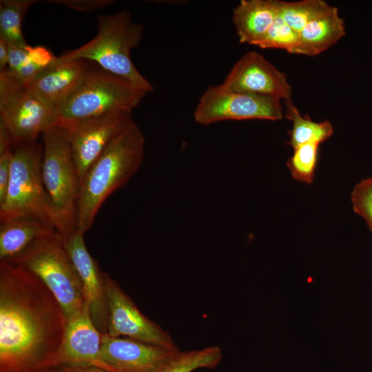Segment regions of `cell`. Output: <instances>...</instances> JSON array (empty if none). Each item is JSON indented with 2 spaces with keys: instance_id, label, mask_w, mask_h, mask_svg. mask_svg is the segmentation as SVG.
I'll use <instances>...</instances> for the list:
<instances>
[{
  "instance_id": "cell-1",
  "label": "cell",
  "mask_w": 372,
  "mask_h": 372,
  "mask_svg": "<svg viewBox=\"0 0 372 372\" xmlns=\"http://www.w3.org/2000/svg\"><path fill=\"white\" fill-rule=\"evenodd\" d=\"M65 325L61 306L38 277L0 262V372L53 368Z\"/></svg>"
},
{
  "instance_id": "cell-2",
  "label": "cell",
  "mask_w": 372,
  "mask_h": 372,
  "mask_svg": "<svg viewBox=\"0 0 372 372\" xmlns=\"http://www.w3.org/2000/svg\"><path fill=\"white\" fill-rule=\"evenodd\" d=\"M145 139L134 122L107 147L84 175L77 202V229L85 234L93 225L104 201L123 186L141 165Z\"/></svg>"
},
{
  "instance_id": "cell-3",
  "label": "cell",
  "mask_w": 372,
  "mask_h": 372,
  "mask_svg": "<svg viewBox=\"0 0 372 372\" xmlns=\"http://www.w3.org/2000/svg\"><path fill=\"white\" fill-rule=\"evenodd\" d=\"M97 21L98 32L92 40L56 57L52 65L75 59L87 60L147 92H152V85L137 70L130 56L132 50L141 41L143 25L132 20L128 10L101 15Z\"/></svg>"
},
{
  "instance_id": "cell-4",
  "label": "cell",
  "mask_w": 372,
  "mask_h": 372,
  "mask_svg": "<svg viewBox=\"0 0 372 372\" xmlns=\"http://www.w3.org/2000/svg\"><path fill=\"white\" fill-rule=\"evenodd\" d=\"M43 135L41 175L60 236L77 229L80 180L65 135L57 124Z\"/></svg>"
},
{
  "instance_id": "cell-5",
  "label": "cell",
  "mask_w": 372,
  "mask_h": 372,
  "mask_svg": "<svg viewBox=\"0 0 372 372\" xmlns=\"http://www.w3.org/2000/svg\"><path fill=\"white\" fill-rule=\"evenodd\" d=\"M38 277L59 302L66 321L86 306L79 275L58 233L44 237L8 262Z\"/></svg>"
},
{
  "instance_id": "cell-6",
  "label": "cell",
  "mask_w": 372,
  "mask_h": 372,
  "mask_svg": "<svg viewBox=\"0 0 372 372\" xmlns=\"http://www.w3.org/2000/svg\"><path fill=\"white\" fill-rule=\"evenodd\" d=\"M42 157L43 145L37 141L13 149L7 193L0 205V223L30 218L55 229L52 205L42 179Z\"/></svg>"
},
{
  "instance_id": "cell-7",
  "label": "cell",
  "mask_w": 372,
  "mask_h": 372,
  "mask_svg": "<svg viewBox=\"0 0 372 372\" xmlns=\"http://www.w3.org/2000/svg\"><path fill=\"white\" fill-rule=\"evenodd\" d=\"M147 94L121 76L92 68L74 93L57 107L59 121L132 112Z\"/></svg>"
},
{
  "instance_id": "cell-8",
  "label": "cell",
  "mask_w": 372,
  "mask_h": 372,
  "mask_svg": "<svg viewBox=\"0 0 372 372\" xmlns=\"http://www.w3.org/2000/svg\"><path fill=\"white\" fill-rule=\"evenodd\" d=\"M58 121L56 107L33 94L7 70L0 72V125L8 133L13 149L37 141Z\"/></svg>"
},
{
  "instance_id": "cell-9",
  "label": "cell",
  "mask_w": 372,
  "mask_h": 372,
  "mask_svg": "<svg viewBox=\"0 0 372 372\" xmlns=\"http://www.w3.org/2000/svg\"><path fill=\"white\" fill-rule=\"evenodd\" d=\"M134 121L132 112H116L79 120H59L81 182L92 164Z\"/></svg>"
},
{
  "instance_id": "cell-10",
  "label": "cell",
  "mask_w": 372,
  "mask_h": 372,
  "mask_svg": "<svg viewBox=\"0 0 372 372\" xmlns=\"http://www.w3.org/2000/svg\"><path fill=\"white\" fill-rule=\"evenodd\" d=\"M202 125L228 120H280V100L257 94L234 92L220 85L209 87L201 96L194 113Z\"/></svg>"
},
{
  "instance_id": "cell-11",
  "label": "cell",
  "mask_w": 372,
  "mask_h": 372,
  "mask_svg": "<svg viewBox=\"0 0 372 372\" xmlns=\"http://www.w3.org/2000/svg\"><path fill=\"white\" fill-rule=\"evenodd\" d=\"M103 279L108 311L106 334L178 347L169 333L144 315L115 280L105 272Z\"/></svg>"
},
{
  "instance_id": "cell-12",
  "label": "cell",
  "mask_w": 372,
  "mask_h": 372,
  "mask_svg": "<svg viewBox=\"0 0 372 372\" xmlns=\"http://www.w3.org/2000/svg\"><path fill=\"white\" fill-rule=\"evenodd\" d=\"M223 88L284 100L291 99L292 89L285 73L262 54L251 51L245 54L233 66Z\"/></svg>"
},
{
  "instance_id": "cell-13",
  "label": "cell",
  "mask_w": 372,
  "mask_h": 372,
  "mask_svg": "<svg viewBox=\"0 0 372 372\" xmlns=\"http://www.w3.org/2000/svg\"><path fill=\"white\" fill-rule=\"evenodd\" d=\"M179 351L178 347L103 334L101 358L110 372H156Z\"/></svg>"
},
{
  "instance_id": "cell-14",
  "label": "cell",
  "mask_w": 372,
  "mask_h": 372,
  "mask_svg": "<svg viewBox=\"0 0 372 372\" xmlns=\"http://www.w3.org/2000/svg\"><path fill=\"white\" fill-rule=\"evenodd\" d=\"M83 236L84 234L76 229L70 234L59 236L81 278L91 318L98 330L106 334L108 311L104 272L88 251Z\"/></svg>"
},
{
  "instance_id": "cell-15",
  "label": "cell",
  "mask_w": 372,
  "mask_h": 372,
  "mask_svg": "<svg viewBox=\"0 0 372 372\" xmlns=\"http://www.w3.org/2000/svg\"><path fill=\"white\" fill-rule=\"evenodd\" d=\"M102 338L103 333L94 324L86 304L81 312L66 321L53 368L61 365H90L110 371L101 358Z\"/></svg>"
},
{
  "instance_id": "cell-16",
  "label": "cell",
  "mask_w": 372,
  "mask_h": 372,
  "mask_svg": "<svg viewBox=\"0 0 372 372\" xmlns=\"http://www.w3.org/2000/svg\"><path fill=\"white\" fill-rule=\"evenodd\" d=\"M88 61L75 59L52 65L25 85L43 101L58 107L74 93L92 68Z\"/></svg>"
},
{
  "instance_id": "cell-17",
  "label": "cell",
  "mask_w": 372,
  "mask_h": 372,
  "mask_svg": "<svg viewBox=\"0 0 372 372\" xmlns=\"http://www.w3.org/2000/svg\"><path fill=\"white\" fill-rule=\"evenodd\" d=\"M278 14L275 0L240 1L233 10V22L239 41L258 45Z\"/></svg>"
},
{
  "instance_id": "cell-18",
  "label": "cell",
  "mask_w": 372,
  "mask_h": 372,
  "mask_svg": "<svg viewBox=\"0 0 372 372\" xmlns=\"http://www.w3.org/2000/svg\"><path fill=\"white\" fill-rule=\"evenodd\" d=\"M0 224V262L12 260L37 240L56 232L54 227L30 218Z\"/></svg>"
},
{
  "instance_id": "cell-19",
  "label": "cell",
  "mask_w": 372,
  "mask_h": 372,
  "mask_svg": "<svg viewBox=\"0 0 372 372\" xmlns=\"http://www.w3.org/2000/svg\"><path fill=\"white\" fill-rule=\"evenodd\" d=\"M343 19L335 7L311 21L300 32L298 54L318 55L335 44L345 35Z\"/></svg>"
},
{
  "instance_id": "cell-20",
  "label": "cell",
  "mask_w": 372,
  "mask_h": 372,
  "mask_svg": "<svg viewBox=\"0 0 372 372\" xmlns=\"http://www.w3.org/2000/svg\"><path fill=\"white\" fill-rule=\"evenodd\" d=\"M285 117L292 123L287 143L293 149L306 143L321 144L332 136L333 129L329 121L316 122L307 115L302 116L291 99L285 101Z\"/></svg>"
},
{
  "instance_id": "cell-21",
  "label": "cell",
  "mask_w": 372,
  "mask_h": 372,
  "mask_svg": "<svg viewBox=\"0 0 372 372\" xmlns=\"http://www.w3.org/2000/svg\"><path fill=\"white\" fill-rule=\"evenodd\" d=\"M34 0L0 1V37L10 45L25 48L26 43L22 32V21L28 8Z\"/></svg>"
},
{
  "instance_id": "cell-22",
  "label": "cell",
  "mask_w": 372,
  "mask_h": 372,
  "mask_svg": "<svg viewBox=\"0 0 372 372\" xmlns=\"http://www.w3.org/2000/svg\"><path fill=\"white\" fill-rule=\"evenodd\" d=\"M222 358V350L218 346L179 351L156 372H193L199 369H211L218 365Z\"/></svg>"
},
{
  "instance_id": "cell-23",
  "label": "cell",
  "mask_w": 372,
  "mask_h": 372,
  "mask_svg": "<svg viewBox=\"0 0 372 372\" xmlns=\"http://www.w3.org/2000/svg\"><path fill=\"white\" fill-rule=\"evenodd\" d=\"M275 1L278 14L289 25L299 32L311 21L327 12L331 6L323 0Z\"/></svg>"
},
{
  "instance_id": "cell-24",
  "label": "cell",
  "mask_w": 372,
  "mask_h": 372,
  "mask_svg": "<svg viewBox=\"0 0 372 372\" xmlns=\"http://www.w3.org/2000/svg\"><path fill=\"white\" fill-rule=\"evenodd\" d=\"M320 145L310 143L293 149V154L286 163L293 179L307 184L313 181L318 161Z\"/></svg>"
},
{
  "instance_id": "cell-25",
  "label": "cell",
  "mask_w": 372,
  "mask_h": 372,
  "mask_svg": "<svg viewBox=\"0 0 372 372\" xmlns=\"http://www.w3.org/2000/svg\"><path fill=\"white\" fill-rule=\"evenodd\" d=\"M300 32L289 25L278 14L273 24L257 46L260 48L284 50L291 54H298Z\"/></svg>"
},
{
  "instance_id": "cell-26",
  "label": "cell",
  "mask_w": 372,
  "mask_h": 372,
  "mask_svg": "<svg viewBox=\"0 0 372 372\" xmlns=\"http://www.w3.org/2000/svg\"><path fill=\"white\" fill-rule=\"evenodd\" d=\"M351 199L354 212L364 219L372 233V176L355 185Z\"/></svg>"
},
{
  "instance_id": "cell-27",
  "label": "cell",
  "mask_w": 372,
  "mask_h": 372,
  "mask_svg": "<svg viewBox=\"0 0 372 372\" xmlns=\"http://www.w3.org/2000/svg\"><path fill=\"white\" fill-rule=\"evenodd\" d=\"M13 148L0 151V205L3 203L9 183Z\"/></svg>"
},
{
  "instance_id": "cell-28",
  "label": "cell",
  "mask_w": 372,
  "mask_h": 372,
  "mask_svg": "<svg viewBox=\"0 0 372 372\" xmlns=\"http://www.w3.org/2000/svg\"><path fill=\"white\" fill-rule=\"evenodd\" d=\"M81 12H90L106 7L114 3L111 0H52L48 1Z\"/></svg>"
},
{
  "instance_id": "cell-29",
  "label": "cell",
  "mask_w": 372,
  "mask_h": 372,
  "mask_svg": "<svg viewBox=\"0 0 372 372\" xmlns=\"http://www.w3.org/2000/svg\"><path fill=\"white\" fill-rule=\"evenodd\" d=\"M31 61L41 69L50 67L55 61L56 56L47 48L41 45L25 48Z\"/></svg>"
},
{
  "instance_id": "cell-30",
  "label": "cell",
  "mask_w": 372,
  "mask_h": 372,
  "mask_svg": "<svg viewBox=\"0 0 372 372\" xmlns=\"http://www.w3.org/2000/svg\"><path fill=\"white\" fill-rule=\"evenodd\" d=\"M25 48H18L9 44V58L7 70L10 74H15L22 67L32 62Z\"/></svg>"
},
{
  "instance_id": "cell-31",
  "label": "cell",
  "mask_w": 372,
  "mask_h": 372,
  "mask_svg": "<svg viewBox=\"0 0 372 372\" xmlns=\"http://www.w3.org/2000/svg\"><path fill=\"white\" fill-rule=\"evenodd\" d=\"M54 369L56 372H110L100 367L90 365H61Z\"/></svg>"
},
{
  "instance_id": "cell-32",
  "label": "cell",
  "mask_w": 372,
  "mask_h": 372,
  "mask_svg": "<svg viewBox=\"0 0 372 372\" xmlns=\"http://www.w3.org/2000/svg\"><path fill=\"white\" fill-rule=\"evenodd\" d=\"M9 58V44L0 37V72L8 68Z\"/></svg>"
},
{
  "instance_id": "cell-33",
  "label": "cell",
  "mask_w": 372,
  "mask_h": 372,
  "mask_svg": "<svg viewBox=\"0 0 372 372\" xmlns=\"http://www.w3.org/2000/svg\"><path fill=\"white\" fill-rule=\"evenodd\" d=\"M37 372H56V369L54 368H52V369H48L39 371H37Z\"/></svg>"
}]
</instances>
